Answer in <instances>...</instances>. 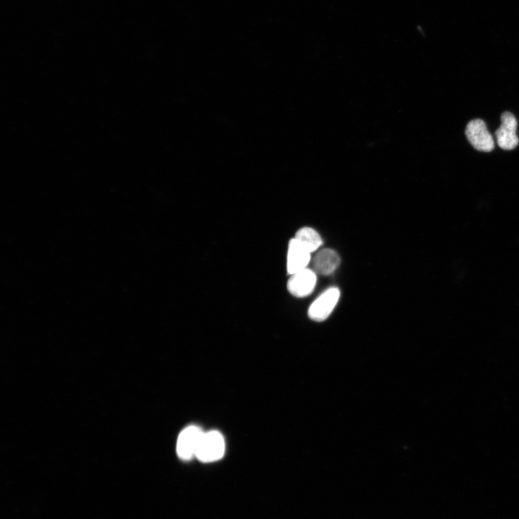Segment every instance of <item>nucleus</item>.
Masks as SVG:
<instances>
[{"mask_svg": "<svg viewBox=\"0 0 519 519\" xmlns=\"http://www.w3.org/2000/svg\"><path fill=\"white\" fill-rule=\"evenodd\" d=\"M341 296L338 288H331L319 296L309 307L308 316L315 322H323L329 317Z\"/></svg>", "mask_w": 519, "mask_h": 519, "instance_id": "2", "label": "nucleus"}, {"mask_svg": "<svg viewBox=\"0 0 519 519\" xmlns=\"http://www.w3.org/2000/svg\"><path fill=\"white\" fill-rule=\"evenodd\" d=\"M340 263L341 258L338 254L329 249L319 251L312 261L314 271L323 275L332 274L338 268Z\"/></svg>", "mask_w": 519, "mask_h": 519, "instance_id": "8", "label": "nucleus"}, {"mask_svg": "<svg viewBox=\"0 0 519 519\" xmlns=\"http://www.w3.org/2000/svg\"><path fill=\"white\" fill-rule=\"evenodd\" d=\"M225 452L223 435L217 430L204 433L195 457L203 462H213L221 460Z\"/></svg>", "mask_w": 519, "mask_h": 519, "instance_id": "1", "label": "nucleus"}, {"mask_svg": "<svg viewBox=\"0 0 519 519\" xmlns=\"http://www.w3.org/2000/svg\"><path fill=\"white\" fill-rule=\"evenodd\" d=\"M295 238L311 253L323 245L321 235L310 227H304L298 230Z\"/></svg>", "mask_w": 519, "mask_h": 519, "instance_id": "9", "label": "nucleus"}, {"mask_svg": "<svg viewBox=\"0 0 519 519\" xmlns=\"http://www.w3.org/2000/svg\"><path fill=\"white\" fill-rule=\"evenodd\" d=\"M501 119V125L496 132L498 144L504 150H512L518 146L519 142L516 135L517 120L510 112L503 113Z\"/></svg>", "mask_w": 519, "mask_h": 519, "instance_id": "6", "label": "nucleus"}, {"mask_svg": "<svg viewBox=\"0 0 519 519\" xmlns=\"http://www.w3.org/2000/svg\"><path fill=\"white\" fill-rule=\"evenodd\" d=\"M465 134L469 143L477 150L490 152L494 149V139L483 120H472L467 125Z\"/></svg>", "mask_w": 519, "mask_h": 519, "instance_id": "3", "label": "nucleus"}, {"mask_svg": "<svg viewBox=\"0 0 519 519\" xmlns=\"http://www.w3.org/2000/svg\"><path fill=\"white\" fill-rule=\"evenodd\" d=\"M316 284V273L306 268L291 275L287 288L291 295L297 298L309 296L314 290Z\"/></svg>", "mask_w": 519, "mask_h": 519, "instance_id": "5", "label": "nucleus"}, {"mask_svg": "<svg viewBox=\"0 0 519 519\" xmlns=\"http://www.w3.org/2000/svg\"><path fill=\"white\" fill-rule=\"evenodd\" d=\"M204 433L200 428L190 426L180 433L176 448L179 458L187 461L195 457Z\"/></svg>", "mask_w": 519, "mask_h": 519, "instance_id": "4", "label": "nucleus"}, {"mask_svg": "<svg viewBox=\"0 0 519 519\" xmlns=\"http://www.w3.org/2000/svg\"><path fill=\"white\" fill-rule=\"evenodd\" d=\"M311 261L309 252L295 238L291 239L287 255V271L292 275L307 268Z\"/></svg>", "mask_w": 519, "mask_h": 519, "instance_id": "7", "label": "nucleus"}]
</instances>
